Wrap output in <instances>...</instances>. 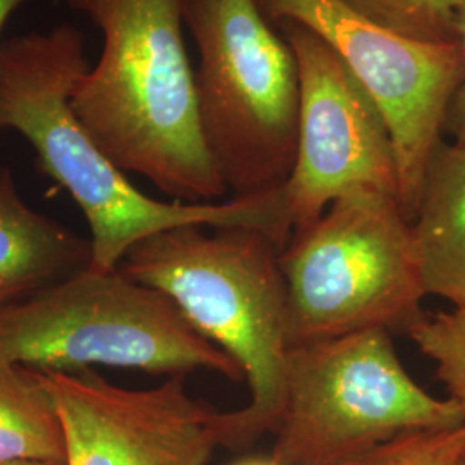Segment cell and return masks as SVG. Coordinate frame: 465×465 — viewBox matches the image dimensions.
<instances>
[{"label": "cell", "instance_id": "6da1fadb", "mask_svg": "<svg viewBox=\"0 0 465 465\" xmlns=\"http://www.w3.org/2000/svg\"><path fill=\"white\" fill-rule=\"evenodd\" d=\"M86 69L84 35L71 25L0 45V130L25 136L40 169L82 209L92 232L90 269L114 271L138 242L180 226H247L288 243L286 186L223 203L163 202L140 192L73 113L71 92Z\"/></svg>", "mask_w": 465, "mask_h": 465}, {"label": "cell", "instance_id": "7a4b0ae2", "mask_svg": "<svg viewBox=\"0 0 465 465\" xmlns=\"http://www.w3.org/2000/svg\"><path fill=\"white\" fill-rule=\"evenodd\" d=\"M99 26V63L78 78L71 107L121 171L163 193L209 203L228 193L200 128L195 71L184 45L186 0H66Z\"/></svg>", "mask_w": 465, "mask_h": 465}, {"label": "cell", "instance_id": "3957f363", "mask_svg": "<svg viewBox=\"0 0 465 465\" xmlns=\"http://www.w3.org/2000/svg\"><path fill=\"white\" fill-rule=\"evenodd\" d=\"M205 228L152 234L128 250L119 271L166 293L205 340L243 369L249 403L214 417L219 449L243 451L282 422L292 349L284 247L255 228Z\"/></svg>", "mask_w": 465, "mask_h": 465}, {"label": "cell", "instance_id": "277c9868", "mask_svg": "<svg viewBox=\"0 0 465 465\" xmlns=\"http://www.w3.org/2000/svg\"><path fill=\"white\" fill-rule=\"evenodd\" d=\"M280 264L292 347L371 330L409 336L426 316L412 223L381 190L332 200L292 232Z\"/></svg>", "mask_w": 465, "mask_h": 465}, {"label": "cell", "instance_id": "5b68a950", "mask_svg": "<svg viewBox=\"0 0 465 465\" xmlns=\"http://www.w3.org/2000/svg\"><path fill=\"white\" fill-rule=\"evenodd\" d=\"M200 128L232 197L288 183L299 150L295 52L255 0H186Z\"/></svg>", "mask_w": 465, "mask_h": 465}, {"label": "cell", "instance_id": "8992f818", "mask_svg": "<svg viewBox=\"0 0 465 465\" xmlns=\"http://www.w3.org/2000/svg\"><path fill=\"white\" fill-rule=\"evenodd\" d=\"M0 362L82 371L92 364L242 382L236 361L205 340L166 293L119 271L82 272L0 309Z\"/></svg>", "mask_w": 465, "mask_h": 465}, {"label": "cell", "instance_id": "52a82bcc", "mask_svg": "<svg viewBox=\"0 0 465 465\" xmlns=\"http://www.w3.org/2000/svg\"><path fill=\"white\" fill-rule=\"evenodd\" d=\"M462 422L453 400L411 378L393 334L353 332L290 349L271 455L284 465H340L400 432Z\"/></svg>", "mask_w": 465, "mask_h": 465}, {"label": "cell", "instance_id": "ba28073f", "mask_svg": "<svg viewBox=\"0 0 465 465\" xmlns=\"http://www.w3.org/2000/svg\"><path fill=\"white\" fill-rule=\"evenodd\" d=\"M272 26L297 21L324 38L376 102L391 134L399 203L414 221L426 166L443 140L450 100L464 78L457 44L420 42L359 15L341 0H255Z\"/></svg>", "mask_w": 465, "mask_h": 465}, {"label": "cell", "instance_id": "9c48e42d", "mask_svg": "<svg viewBox=\"0 0 465 465\" xmlns=\"http://www.w3.org/2000/svg\"><path fill=\"white\" fill-rule=\"evenodd\" d=\"M278 28L295 52L300 74L299 150L286 183L293 232L355 188L399 199L395 149L376 102L316 32L297 21Z\"/></svg>", "mask_w": 465, "mask_h": 465}, {"label": "cell", "instance_id": "30bf717a", "mask_svg": "<svg viewBox=\"0 0 465 465\" xmlns=\"http://www.w3.org/2000/svg\"><path fill=\"white\" fill-rule=\"evenodd\" d=\"M38 371L64 426L66 465H209L219 449L217 409L186 391V376L126 390L90 369Z\"/></svg>", "mask_w": 465, "mask_h": 465}, {"label": "cell", "instance_id": "8fae6325", "mask_svg": "<svg viewBox=\"0 0 465 465\" xmlns=\"http://www.w3.org/2000/svg\"><path fill=\"white\" fill-rule=\"evenodd\" d=\"M92 264V242L34 211L9 167L0 169V309L30 299Z\"/></svg>", "mask_w": 465, "mask_h": 465}, {"label": "cell", "instance_id": "7c38bea8", "mask_svg": "<svg viewBox=\"0 0 465 465\" xmlns=\"http://www.w3.org/2000/svg\"><path fill=\"white\" fill-rule=\"evenodd\" d=\"M426 295L465 311V145L441 140L412 221Z\"/></svg>", "mask_w": 465, "mask_h": 465}, {"label": "cell", "instance_id": "4fadbf2b", "mask_svg": "<svg viewBox=\"0 0 465 465\" xmlns=\"http://www.w3.org/2000/svg\"><path fill=\"white\" fill-rule=\"evenodd\" d=\"M66 464L64 426L35 367L0 362V464Z\"/></svg>", "mask_w": 465, "mask_h": 465}, {"label": "cell", "instance_id": "5bb4252c", "mask_svg": "<svg viewBox=\"0 0 465 465\" xmlns=\"http://www.w3.org/2000/svg\"><path fill=\"white\" fill-rule=\"evenodd\" d=\"M397 34L432 44H457L459 0H341Z\"/></svg>", "mask_w": 465, "mask_h": 465}, {"label": "cell", "instance_id": "9a60e30c", "mask_svg": "<svg viewBox=\"0 0 465 465\" xmlns=\"http://www.w3.org/2000/svg\"><path fill=\"white\" fill-rule=\"evenodd\" d=\"M340 465H465V422L400 432Z\"/></svg>", "mask_w": 465, "mask_h": 465}, {"label": "cell", "instance_id": "2e32d148", "mask_svg": "<svg viewBox=\"0 0 465 465\" xmlns=\"http://www.w3.org/2000/svg\"><path fill=\"white\" fill-rule=\"evenodd\" d=\"M411 340L436 366V378L465 416V311L428 314L409 332Z\"/></svg>", "mask_w": 465, "mask_h": 465}, {"label": "cell", "instance_id": "e0dca14e", "mask_svg": "<svg viewBox=\"0 0 465 465\" xmlns=\"http://www.w3.org/2000/svg\"><path fill=\"white\" fill-rule=\"evenodd\" d=\"M457 40L464 59V78L450 100L447 116L443 123V134H450L455 143L465 145V0H459Z\"/></svg>", "mask_w": 465, "mask_h": 465}, {"label": "cell", "instance_id": "ac0fdd59", "mask_svg": "<svg viewBox=\"0 0 465 465\" xmlns=\"http://www.w3.org/2000/svg\"><path fill=\"white\" fill-rule=\"evenodd\" d=\"M26 0H0V34L7 23V19L13 16L19 5H23ZM2 45V42H0Z\"/></svg>", "mask_w": 465, "mask_h": 465}, {"label": "cell", "instance_id": "d6986e66", "mask_svg": "<svg viewBox=\"0 0 465 465\" xmlns=\"http://www.w3.org/2000/svg\"><path fill=\"white\" fill-rule=\"evenodd\" d=\"M232 465H284L276 460L271 453L269 455H247L236 462H232Z\"/></svg>", "mask_w": 465, "mask_h": 465}, {"label": "cell", "instance_id": "ffe728a7", "mask_svg": "<svg viewBox=\"0 0 465 465\" xmlns=\"http://www.w3.org/2000/svg\"><path fill=\"white\" fill-rule=\"evenodd\" d=\"M0 465H66V464H54V462H38V460H19V462H7V464Z\"/></svg>", "mask_w": 465, "mask_h": 465}]
</instances>
